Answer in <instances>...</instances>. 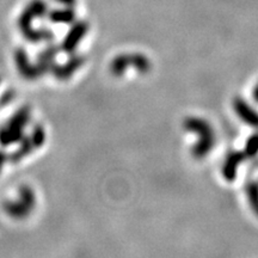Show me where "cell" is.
<instances>
[{"instance_id": "obj_3", "label": "cell", "mask_w": 258, "mask_h": 258, "mask_svg": "<svg viewBox=\"0 0 258 258\" xmlns=\"http://www.w3.org/2000/svg\"><path fill=\"white\" fill-rule=\"evenodd\" d=\"M49 19L53 23L70 24L76 19V12L73 11L72 8H69V6L63 9H55L49 12Z\"/></svg>"}, {"instance_id": "obj_4", "label": "cell", "mask_w": 258, "mask_h": 258, "mask_svg": "<svg viewBox=\"0 0 258 258\" xmlns=\"http://www.w3.org/2000/svg\"><path fill=\"white\" fill-rule=\"evenodd\" d=\"M54 2L59 3V4L63 5V6H69V8H73L76 5L77 0H54Z\"/></svg>"}, {"instance_id": "obj_1", "label": "cell", "mask_w": 258, "mask_h": 258, "mask_svg": "<svg viewBox=\"0 0 258 258\" xmlns=\"http://www.w3.org/2000/svg\"><path fill=\"white\" fill-rule=\"evenodd\" d=\"M47 9V3L44 0H32L19 16L18 27L24 36L27 37V40L37 42L41 40H49L53 36L49 30H36L32 28V21L46 15L48 11Z\"/></svg>"}, {"instance_id": "obj_2", "label": "cell", "mask_w": 258, "mask_h": 258, "mask_svg": "<svg viewBox=\"0 0 258 258\" xmlns=\"http://www.w3.org/2000/svg\"><path fill=\"white\" fill-rule=\"evenodd\" d=\"M89 30V24L86 22H77L73 25L72 29L69 31V34L66 35L64 40L62 42V48L66 51H72L76 49V47L78 46L79 42L83 40V37L88 34Z\"/></svg>"}]
</instances>
